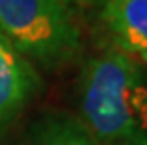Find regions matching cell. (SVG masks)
<instances>
[{
    "mask_svg": "<svg viewBox=\"0 0 147 145\" xmlns=\"http://www.w3.org/2000/svg\"><path fill=\"white\" fill-rule=\"evenodd\" d=\"M102 21L117 51L147 64V0H106Z\"/></svg>",
    "mask_w": 147,
    "mask_h": 145,
    "instance_id": "cell-4",
    "label": "cell"
},
{
    "mask_svg": "<svg viewBox=\"0 0 147 145\" xmlns=\"http://www.w3.org/2000/svg\"><path fill=\"white\" fill-rule=\"evenodd\" d=\"M81 115L96 145H147V72L121 51H106L81 77Z\"/></svg>",
    "mask_w": 147,
    "mask_h": 145,
    "instance_id": "cell-1",
    "label": "cell"
},
{
    "mask_svg": "<svg viewBox=\"0 0 147 145\" xmlns=\"http://www.w3.org/2000/svg\"><path fill=\"white\" fill-rule=\"evenodd\" d=\"M0 36L21 55L55 66L79 49L72 0H0Z\"/></svg>",
    "mask_w": 147,
    "mask_h": 145,
    "instance_id": "cell-2",
    "label": "cell"
},
{
    "mask_svg": "<svg viewBox=\"0 0 147 145\" xmlns=\"http://www.w3.org/2000/svg\"><path fill=\"white\" fill-rule=\"evenodd\" d=\"M38 87L40 77L34 66L0 36V130L21 113Z\"/></svg>",
    "mask_w": 147,
    "mask_h": 145,
    "instance_id": "cell-3",
    "label": "cell"
},
{
    "mask_svg": "<svg viewBox=\"0 0 147 145\" xmlns=\"http://www.w3.org/2000/svg\"><path fill=\"white\" fill-rule=\"evenodd\" d=\"M42 145H96V143L79 126L59 121V123H53L45 130Z\"/></svg>",
    "mask_w": 147,
    "mask_h": 145,
    "instance_id": "cell-5",
    "label": "cell"
}]
</instances>
